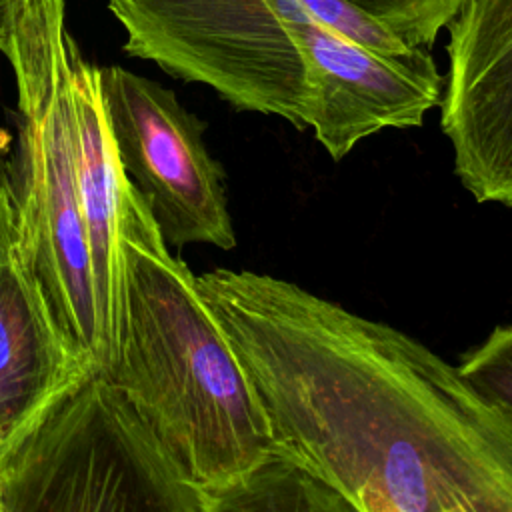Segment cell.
Masks as SVG:
<instances>
[{"mask_svg": "<svg viewBox=\"0 0 512 512\" xmlns=\"http://www.w3.org/2000/svg\"><path fill=\"white\" fill-rule=\"evenodd\" d=\"M100 94L118 160L168 246H236L226 174L204 142L206 124L176 94L122 66H104Z\"/></svg>", "mask_w": 512, "mask_h": 512, "instance_id": "cell-6", "label": "cell"}, {"mask_svg": "<svg viewBox=\"0 0 512 512\" xmlns=\"http://www.w3.org/2000/svg\"><path fill=\"white\" fill-rule=\"evenodd\" d=\"M448 28L440 128L480 204L512 208V0H464Z\"/></svg>", "mask_w": 512, "mask_h": 512, "instance_id": "cell-7", "label": "cell"}, {"mask_svg": "<svg viewBox=\"0 0 512 512\" xmlns=\"http://www.w3.org/2000/svg\"><path fill=\"white\" fill-rule=\"evenodd\" d=\"M0 52L18 106L14 198L28 258L54 312L98 366L102 330L80 200L74 70L64 0H0Z\"/></svg>", "mask_w": 512, "mask_h": 512, "instance_id": "cell-3", "label": "cell"}, {"mask_svg": "<svg viewBox=\"0 0 512 512\" xmlns=\"http://www.w3.org/2000/svg\"><path fill=\"white\" fill-rule=\"evenodd\" d=\"M98 70L100 66L90 64L82 58V54L78 56L74 70V108L78 132L80 200L104 348L100 368H106L112 360L120 314V210L130 178L118 160L110 134L100 94Z\"/></svg>", "mask_w": 512, "mask_h": 512, "instance_id": "cell-10", "label": "cell"}, {"mask_svg": "<svg viewBox=\"0 0 512 512\" xmlns=\"http://www.w3.org/2000/svg\"><path fill=\"white\" fill-rule=\"evenodd\" d=\"M122 296L112 360L128 396L206 512L240 510L274 458L264 410L230 342L128 180L120 210Z\"/></svg>", "mask_w": 512, "mask_h": 512, "instance_id": "cell-2", "label": "cell"}, {"mask_svg": "<svg viewBox=\"0 0 512 512\" xmlns=\"http://www.w3.org/2000/svg\"><path fill=\"white\" fill-rule=\"evenodd\" d=\"M94 362L62 328L24 248L12 170L0 160V446Z\"/></svg>", "mask_w": 512, "mask_h": 512, "instance_id": "cell-9", "label": "cell"}, {"mask_svg": "<svg viewBox=\"0 0 512 512\" xmlns=\"http://www.w3.org/2000/svg\"><path fill=\"white\" fill-rule=\"evenodd\" d=\"M108 8L126 34V54L296 130L306 128L302 32L310 22L380 52L410 50L344 0H108Z\"/></svg>", "mask_w": 512, "mask_h": 512, "instance_id": "cell-4", "label": "cell"}, {"mask_svg": "<svg viewBox=\"0 0 512 512\" xmlns=\"http://www.w3.org/2000/svg\"><path fill=\"white\" fill-rule=\"evenodd\" d=\"M254 390L274 458L326 510L512 512V410L406 332L290 280L196 276Z\"/></svg>", "mask_w": 512, "mask_h": 512, "instance_id": "cell-1", "label": "cell"}, {"mask_svg": "<svg viewBox=\"0 0 512 512\" xmlns=\"http://www.w3.org/2000/svg\"><path fill=\"white\" fill-rule=\"evenodd\" d=\"M458 368L490 400L512 410V324L496 326L460 356Z\"/></svg>", "mask_w": 512, "mask_h": 512, "instance_id": "cell-12", "label": "cell"}, {"mask_svg": "<svg viewBox=\"0 0 512 512\" xmlns=\"http://www.w3.org/2000/svg\"><path fill=\"white\" fill-rule=\"evenodd\" d=\"M8 144H10V136H8L6 130L0 128V160L4 158V154H6V150H8Z\"/></svg>", "mask_w": 512, "mask_h": 512, "instance_id": "cell-13", "label": "cell"}, {"mask_svg": "<svg viewBox=\"0 0 512 512\" xmlns=\"http://www.w3.org/2000/svg\"><path fill=\"white\" fill-rule=\"evenodd\" d=\"M0 512H206L128 396L90 362L0 446Z\"/></svg>", "mask_w": 512, "mask_h": 512, "instance_id": "cell-5", "label": "cell"}, {"mask_svg": "<svg viewBox=\"0 0 512 512\" xmlns=\"http://www.w3.org/2000/svg\"><path fill=\"white\" fill-rule=\"evenodd\" d=\"M306 128L340 162L364 138L386 128H418L440 106L444 76L430 48L380 52L320 22L302 32Z\"/></svg>", "mask_w": 512, "mask_h": 512, "instance_id": "cell-8", "label": "cell"}, {"mask_svg": "<svg viewBox=\"0 0 512 512\" xmlns=\"http://www.w3.org/2000/svg\"><path fill=\"white\" fill-rule=\"evenodd\" d=\"M406 46L430 48L464 0H344Z\"/></svg>", "mask_w": 512, "mask_h": 512, "instance_id": "cell-11", "label": "cell"}]
</instances>
